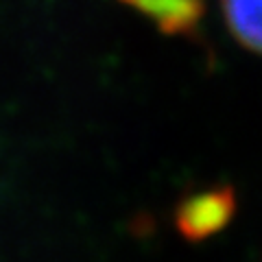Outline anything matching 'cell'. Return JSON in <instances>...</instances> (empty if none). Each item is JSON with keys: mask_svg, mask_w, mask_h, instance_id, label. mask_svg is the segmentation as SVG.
Returning a JSON list of instances; mask_svg holds the SVG:
<instances>
[{"mask_svg": "<svg viewBox=\"0 0 262 262\" xmlns=\"http://www.w3.org/2000/svg\"><path fill=\"white\" fill-rule=\"evenodd\" d=\"M131 7L166 35H196V29L206 13L203 0H118Z\"/></svg>", "mask_w": 262, "mask_h": 262, "instance_id": "cell-2", "label": "cell"}, {"mask_svg": "<svg viewBox=\"0 0 262 262\" xmlns=\"http://www.w3.org/2000/svg\"><path fill=\"white\" fill-rule=\"evenodd\" d=\"M221 7L236 42L262 55V0H221Z\"/></svg>", "mask_w": 262, "mask_h": 262, "instance_id": "cell-3", "label": "cell"}, {"mask_svg": "<svg viewBox=\"0 0 262 262\" xmlns=\"http://www.w3.org/2000/svg\"><path fill=\"white\" fill-rule=\"evenodd\" d=\"M234 208V192L225 186L190 194L177 208V227L190 241L208 238L227 225Z\"/></svg>", "mask_w": 262, "mask_h": 262, "instance_id": "cell-1", "label": "cell"}]
</instances>
